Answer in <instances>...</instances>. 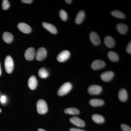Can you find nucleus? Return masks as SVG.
I'll return each instance as SVG.
<instances>
[{"instance_id":"obj_1","label":"nucleus","mask_w":131,"mask_h":131,"mask_svg":"<svg viewBox=\"0 0 131 131\" xmlns=\"http://www.w3.org/2000/svg\"><path fill=\"white\" fill-rule=\"evenodd\" d=\"M72 88V84L70 82L65 83L59 89L58 94L60 96L65 95L70 91Z\"/></svg>"},{"instance_id":"obj_2","label":"nucleus","mask_w":131,"mask_h":131,"mask_svg":"<svg viewBox=\"0 0 131 131\" xmlns=\"http://www.w3.org/2000/svg\"><path fill=\"white\" fill-rule=\"evenodd\" d=\"M37 110L40 114H45L48 111V106L47 103L43 100H40L37 103Z\"/></svg>"},{"instance_id":"obj_3","label":"nucleus","mask_w":131,"mask_h":131,"mask_svg":"<svg viewBox=\"0 0 131 131\" xmlns=\"http://www.w3.org/2000/svg\"><path fill=\"white\" fill-rule=\"evenodd\" d=\"M14 63L12 57L8 56L6 57L5 61V70L7 73L10 74L13 70Z\"/></svg>"},{"instance_id":"obj_4","label":"nucleus","mask_w":131,"mask_h":131,"mask_svg":"<svg viewBox=\"0 0 131 131\" xmlns=\"http://www.w3.org/2000/svg\"><path fill=\"white\" fill-rule=\"evenodd\" d=\"M102 91V88L99 85H91L88 89V92L90 94L93 95H98L101 93Z\"/></svg>"},{"instance_id":"obj_5","label":"nucleus","mask_w":131,"mask_h":131,"mask_svg":"<svg viewBox=\"0 0 131 131\" xmlns=\"http://www.w3.org/2000/svg\"><path fill=\"white\" fill-rule=\"evenodd\" d=\"M47 51L45 48L40 47L36 52V58L38 61H41L44 59L47 56Z\"/></svg>"},{"instance_id":"obj_6","label":"nucleus","mask_w":131,"mask_h":131,"mask_svg":"<svg viewBox=\"0 0 131 131\" xmlns=\"http://www.w3.org/2000/svg\"><path fill=\"white\" fill-rule=\"evenodd\" d=\"M70 56V52L68 50L63 51L58 54L57 59L59 62H63L68 60Z\"/></svg>"},{"instance_id":"obj_7","label":"nucleus","mask_w":131,"mask_h":131,"mask_svg":"<svg viewBox=\"0 0 131 131\" xmlns=\"http://www.w3.org/2000/svg\"><path fill=\"white\" fill-rule=\"evenodd\" d=\"M106 63L101 60H95L91 64V67L94 70L102 69L106 66Z\"/></svg>"},{"instance_id":"obj_8","label":"nucleus","mask_w":131,"mask_h":131,"mask_svg":"<svg viewBox=\"0 0 131 131\" xmlns=\"http://www.w3.org/2000/svg\"><path fill=\"white\" fill-rule=\"evenodd\" d=\"M35 54L34 48L33 47H30L26 50L25 54V58L28 61H32L34 58Z\"/></svg>"},{"instance_id":"obj_9","label":"nucleus","mask_w":131,"mask_h":131,"mask_svg":"<svg viewBox=\"0 0 131 131\" xmlns=\"http://www.w3.org/2000/svg\"><path fill=\"white\" fill-rule=\"evenodd\" d=\"M90 39L94 45L97 46L100 44L101 40L100 37L96 32H92L90 34Z\"/></svg>"},{"instance_id":"obj_10","label":"nucleus","mask_w":131,"mask_h":131,"mask_svg":"<svg viewBox=\"0 0 131 131\" xmlns=\"http://www.w3.org/2000/svg\"><path fill=\"white\" fill-rule=\"evenodd\" d=\"M114 75V73L113 71H106L101 74V78L104 81L108 82L113 79Z\"/></svg>"},{"instance_id":"obj_11","label":"nucleus","mask_w":131,"mask_h":131,"mask_svg":"<svg viewBox=\"0 0 131 131\" xmlns=\"http://www.w3.org/2000/svg\"><path fill=\"white\" fill-rule=\"evenodd\" d=\"M70 121L73 125L79 127H83L85 126V123L83 120L79 117H74L70 118Z\"/></svg>"},{"instance_id":"obj_12","label":"nucleus","mask_w":131,"mask_h":131,"mask_svg":"<svg viewBox=\"0 0 131 131\" xmlns=\"http://www.w3.org/2000/svg\"><path fill=\"white\" fill-rule=\"evenodd\" d=\"M18 27L20 30L24 33H30L31 31V28L30 27L25 23H19L18 24Z\"/></svg>"},{"instance_id":"obj_13","label":"nucleus","mask_w":131,"mask_h":131,"mask_svg":"<svg viewBox=\"0 0 131 131\" xmlns=\"http://www.w3.org/2000/svg\"><path fill=\"white\" fill-rule=\"evenodd\" d=\"M28 86L31 90H34L37 88L38 84V81L34 76L32 75L29 78L28 81Z\"/></svg>"},{"instance_id":"obj_14","label":"nucleus","mask_w":131,"mask_h":131,"mask_svg":"<svg viewBox=\"0 0 131 131\" xmlns=\"http://www.w3.org/2000/svg\"><path fill=\"white\" fill-rule=\"evenodd\" d=\"M42 26L52 34H56L57 32L56 27L51 24L44 22L42 23Z\"/></svg>"},{"instance_id":"obj_15","label":"nucleus","mask_w":131,"mask_h":131,"mask_svg":"<svg viewBox=\"0 0 131 131\" xmlns=\"http://www.w3.org/2000/svg\"><path fill=\"white\" fill-rule=\"evenodd\" d=\"M104 43L106 46L108 48H112L115 44V42L114 39L110 36H106L105 38Z\"/></svg>"},{"instance_id":"obj_16","label":"nucleus","mask_w":131,"mask_h":131,"mask_svg":"<svg viewBox=\"0 0 131 131\" xmlns=\"http://www.w3.org/2000/svg\"><path fill=\"white\" fill-rule=\"evenodd\" d=\"M117 31L119 32L122 34H125L128 30V26L124 24H118L117 25Z\"/></svg>"},{"instance_id":"obj_17","label":"nucleus","mask_w":131,"mask_h":131,"mask_svg":"<svg viewBox=\"0 0 131 131\" xmlns=\"http://www.w3.org/2000/svg\"><path fill=\"white\" fill-rule=\"evenodd\" d=\"M85 17V13L84 11L81 10L78 12L75 19V22L77 24H80L82 22Z\"/></svg>"},{"instance_id":"obj_18","label":"nucleus","mask_w":131,"mask_h":131,"mask_svg":"<svg viewBox=\"0 0 131 131\" xmlns=\"http://www.w3.org/2000/svg\"><path fill=\"white\" fill-rule=\"evenodd\" d=\"M3 38L5 42L9 43L13 41V36L11 33L6 32L3 34Z\"/></svg>"},{"instance_id":"obj_19","label":"nucleus","mask_w":131,"mask_h":131,"mask_svg":"<svg viewBox=\"0 0 131 131\" xmlns=\"http://www.w3.org/2000/svg\"><path fill=\"white\" fill-rule=\"evenodd\" d=\"M89 103L93 106H99L103 105L104 104V101L101 99H93L90 101Z\"/></svg>"},{"instance_id":"obj_20","label":"nucleus","mask_w":131,"mask_h":131,"mask_svg":"<svg viewBox=\"0 0 131 131\" xmlns=\"http://www.w3.org/2000/svg\"><path fill=\"white\" fill-rule=\"evenodd\" d=\"M118 97L120 100L125 102L127 99V91L124 89H122L119 90L118 93Z\"/></svg>"},{"instance_id":"obj_21","label":"nucleus","mask_w":131,"mask_h":131,"mask_svg":"<svg viewBox=\"0 0 131 131\" xmlns=\"http://www.w3.org/2000/svg\"><path fill=\"white\" fill-rule=\"evenodd\" d=\"M92 118L94 122L98 124L103 123L105 121V119L101 115L95 114L92 115Z\"/></svg>"},{"instance_id":"obj_22","label":"nucleus","mask_w":131,"mask_h":131,"mask_svg":"<svg viewBox=\"0 0 131 131\" xmlns=\"http://www.w3.org/2000/svg\"><path fill=\"white\" fill-rule=\"evenodd\" d=\"M108 57L110 61L112 62H116L119 60L118 55L114 51H110L108 52Z\"/></svg>"},{"instance_id":"obj_23","label":"nucleus","mask_w":131,"mask_h":131,"mask_svg":"<svg viewBox=\"0 0 131 131\" xmlns=\"http://www.w3.org/2000/svg\"><path fill=\"white\" fill-rule=\"evenodd\" d=\"M66 114L71 115H77L80 113V111L76 108L71 107L66 108L64 111Z\"/></svg>"},{"instance_id":"obj_24","label":"nucleus","mask_w":131,"mask_h":131,"mask_svg":"<svg viewBox=\"0 0 131 131\" xmlns=\"http://www.w3.org/2000/svg\"><path fill=\"white\" fill-rule=\"evenodd\" d=\"M111 14L113 16L119 19H124L125 18V15L124 13L115 10L111 12Z\"/></svg>"},{"instance_id":"obj_25","label":"nucleus","mask_w":131,"mask_h":131,"mask_svg":"<svg viewBox=\"0 0 131 131\" xmlns=\"http://www.w3.org/2000/svg\"><path fill=\"white\" fill-rule=\"evenodd\" d=\"M38 75L42 78H46L48 77L49 73L47 70L45 68H42L38 71Z\"/></svg>"},{"instance_id":"obj_26","label":"nucleus","mask_w":131,"mask_h":131,"mask_svg":"<svg viewBox=\"0 0 131 131\" xmlns=\"http://www.w3.org/2000/svg\"><path fill=\"white\" fill-rule=\"evenodd\" d=\"M59 16L61 19L63 21H66L68 19V14L63 9L60 10L59 12Z\"/></svg>"},{"instance_id":"obj_27","label":"nucleus","mask_w":131,"mask_h":131,"mask_svg":"<svg viewBox=\"0 0 131 131\" xmlns=\"http://www.w3.org/2000/svg\"><path fill=\"white\" fill-rule=\"evenodd\" d=\"M9 7H10V4L8 0H3V1L2 4L3 9L4 10H7L9 8Z\"/></svg>"},{"instance_id":"obj_28","label":"nucleus","mask_w":131,"mask_h":131,"mask_svg":"<svg viewBox=\"0 0 131 131\" xmlns=\"http://www.w3.org/2000/svg\"><path fill=\"white\" fill-rule=\"evenodd\" d=\"M121 127L123 131H131V127L127 125L122 124L121 125Z\"/></svg>"},{"instance_id":"obj_29","label":"nucleus","mask_w":131,"mask_h":131,"mask_svg":"<svg viewBox=\"0 0 131 131\" xmlns=\"http://www.w3.org/2000/svg\"><path fill=\"white\" fill-rule=\"evenodd\" d=\"M126 51L129 54L131 53V41H130L127 45L126 48Z\"/></svg>"},{"instance_id":"obj_30","label":"nucleus","mask_w":131,"mask_h":131,"mask_svg":"<svg viewBox=\"0 0 131 131\" xmlns=\"http://www.w3.org/2000/svg\"><path fill=\"white\" fill-rule=\"evenodd\" d=\"M1 101L2 103H5L6 101V98L5 97V96H2V97H1Z\"/></svg>"},{"instance_id":"obj_31","label":"nucleus","mask_w":131,"mask_h":131,"mask_svg":"<svg viewBox=\"0 0 131 131\" xmlns=\"http://www.w3.org/2000/svg\"><path fill=\"white\" fill-rule=\"evenodd\" d=\"M70 131H85L84 130H82L75 128H72L70 129Z\"/></svg>"},{"instance_id":"obj_32","label":"nucleus","mask_w":131,"mask_h":131,"mask_svg":"<svg viewBox=\"0 0 131 131\" xmlns=\"http://www.w3.org/2000/svg\"><path fill=\"white\" fill-rule=\"evenodd\" d=\"M21 2L24 3L29 4V3H31L32 2V0H22V1H21Z\"/></svg>"},{"instance_id":"obj_33","label":"nucleus","mask_w":131,"mask_h":131,"mask_svg":"<svg viewBox=\"0 0 131 131\" xmlns=\"http://www.w3.org/2000/svg\"><path fill=\"white\" fill-rule=\"evenodd\" d=\"M72 1L71 0H66L65 1L68 4H70L72 2Z\"/></svg>"},{"instance_id":"obj_34","label":"nucleus","mask_w":131,"mask_h":131,"mask_svg":"<svg viewBox=\"0 0 131 131\" xmlns=\"http://www.w3.org/2000/svg\"><path fill=\"white\" fill-rule=\"evenodd\" d=\"M38 131H46L45 130H44L43 129H41V128H40V129H38Z\"/></svg>"},{"instance_id":"obj_35","label":"nucleus","mask_w":131,"mask_h":131,"mask_svg":"<svg viewBox=\"0 0 131 131\" xmlns=\"http://www.w3.org/2000/svg\"><path fill=\"white\" fill-rule=\"evenodd\" d=\"M2 74L1 69V64H0V76Z\"/></svg>"},{"instance_id":"obj_36","label":"nucleus","mask_w":131,"mask_h":131,"mask_svg":"<svg viewBox=\"0 0 131 131\" xmlns=\"http://www.w3.org/2000/svg\"><path fill=\"white\" fill-rule=\"evenodd\" d=\"M1 108H0V113H1Z\"/></svg>"}]
</instances>
